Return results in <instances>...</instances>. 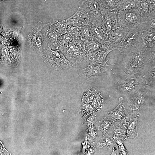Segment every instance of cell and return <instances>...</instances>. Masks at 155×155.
<instances>
[{"instance_id": "6da1fadb", "label": "cell", "mask_w": 155, "mask_h": 155, "mask_svg": "<svg viewBox=\"0 0 155 155\" xmlns=\"http://www.w3.org/2000/svg\"><path fill=\"white\" fill-rule=\"evenodd\" d=\"M123 54L121 64L125 73L142 77L155 66V47L146 48L140 46Z\"/></svg>"}, {"instance_id": "7a4b0ae2", "label": "cell", "mask_w": 155, "mask_h": 155, "mask_svg": "<svg viewBox=\"0 0 155 155\" xmlns=\"http://www.w3.org/2000/svg\"><path fill=\"white\" fill-rule=\"evenodd\" d=\"M117 15L120 27L127 28L129 31L140 30L144 28L146 19L140 15L137 10H121Z\"/></svg>"}, {"instance_id": "3957f363", "label": "cell", "mask_w": 155, "mask_h": 155, "mask_svg": "<svg viewBox=\"0 0 155 155\" xmlns=\"http://www.w3.org/2000/svg\"><path fill=\"white\" fill-rule=\"evenodd\" d=\"M119 90L129 93L145 88V83L142 77L134 74L124 73L117 82Z\"/></svg>"}, {"instance_id": "277c9868", "label": "cell", "mask_w": 155, "mask_h": 155, "mask_svg": "<svg viewBox=\"0 0 155 155\" xmlns=\"http://www.w3.org/2000/svg\"><path fill=\"white\" fill-rule=\"evenodd\" d=\"M110 65L106 63L91 62L87 67L79 71L78 76L81 80L87 81L105 72Z\"/></svg>"}, {"instance_id": "5b68a950", "label": "cell", "mask_w": 155, "mask_h": 155, "mask_svg": "<svg viewBox=\"0 0 155 155\" xmlns=\"http://www.w3.org/2000/svg\"><path fill=\"white\" fill-rule=\"evenodd\" d=\"M103 0H88L86 2H80L79 7L87 13L92 24L101 18V11L104 7Z\"/></svg>"}, {"instance_id": "8992f818", "label": "cell", "mask_w": 155, "mask_h": 155, "mask_svg": "<svg viewBox=\"0 0 155 155\" xmlns=\"http://www.w3.org/2000/svg\"><path fill=\"white\" fill-rule=\"evenodd\" d=\"M69 27H82L84 26H91V21L88 15L81 8L79 7L76 12L66 20Z\"/></svg>"}, {"instance_id": "52a82bcc", "label": "cell", "mask_w": 155, "mask_h": 155, "mask_svg": "<svg viewBox=\"0 0 155 155\" xmlns=\"http://www.w3.org/2000/svg\"><path fill=\"white\" fill-rule=\"evenodd\" d=\"M145 89L140 91L129 100V109L131 114L138 113L142 107L145 100Z\"/></svg>"}, {"instance_id": "ba28073f", "label": "cell", "mask_w": 155, "mask_h": 155, "mask_svg": "<svg viewBox=\"0 0 155 155\" xmlns=\"http://www.w3.org/2000/svg\"><path fill=\"white\" fill-rule=\"evenodd\" d=\"M129 30L126 28L119 27L116 28L113 32L108 44L111 46L117 48L122 44Z\"/></svg>"}, {"instance_id": "9c48e42d", "label": "cell", "mask_w": 155, "mask_h": 155, "mask_svg": "<svg viewBox=\"0 0 155 155\" xmlns=\"http://www.w3.org/2000/svg\"><path fill=\"white\" fill-rule=\"evenodd\" d=\"M123 97L119 98V103L117 107L111 111L108 112L111 118L117 122H123L127 117L126 111L123 103Z\"/></svg>"}, {"instance_id": "30bf717a", "label": "cell", "mask_w": 155, "mask_h": 155, "mask_svg": "<svg viewBox=\"0 0 155 155\" xmlns=\"http://www.w3.org/2000/svg\"><path fill=\"white\" fill-rule=\"evenodd\" d=\"M138 119V116L130 119L127 122L126 121L122 122V124L127 131L126 137L125 140L129 138H135L137 137L138 133L137 128V124Z\"/></svg>"}, {"instance_id": "8fae6325", "label": "cell", "mask_w": 155, "mask_h": 155, "mask_svg": "<svg viewBox=\"0 0 155 155\" xmlns=\"http://www.w3.org/2000/svg\"><path fill=\"white\" fill-rule=\"evenodd\" d=\"M68 27L65 20L57 18L54 21L51 28L59 36H60L67 32Z\"/></svg>"}, {"instance_id": "7c38bea8", "label": "cell", "mask_w": 155, "mask_h": 155, "mask_svg": "<svg viewBox=\"0 0 155 155\" xmlns=\"http://www.w3.org/2000/svg\"><path fill=\"white\" fill-rule=\"evenodd\" d=\"M111 130L112 136L111 137L113 139H119L122 140H125L126 137L127 131L125 128L122 126V123L119 122L114 123Z\"/></svg>"}, {"instance_id": "4fadbf2b", "label": "cell", "mask_w": 155, "mask_h": 155, "mask_svg": "<svg viewBox=\"0 0 155 155\" xmlns=\"http://www.w3.org/2000/svg\"><path fill=\"white\" fill-rule=\"evenodd\" d=\"M145 83V89L155 85V66L151 68L142 77Z\"/></svg>"}, {"instance_id": "5bb4252c", "label": "cell", "mask_w": 155, "mask_h": 155, "mask_svg": "<svg viewBox=\"0 0 155 155\" xmlns=\"http://www.w3.org/2000/svg\"><path fill=\"white\" fill-rule=\"evenodd\" d=\"M115 141L108 135L104 136L97 144L96 147L100 148L111 149L115 145Z\"/></svg>"}, {"instance_id": "9a60e30c", "label": "cell", "mask_w": 155, "mask_h": 155, "mask_svg": "<svg viewBox=\"0 0 155 155\" xmlns=\"http://www.w3.org/2000/svg\"><path fill=\"white\" fill-rule=\"evenodd\" d=\"M104 117L98 124V129L102 131L104 136L108 129L111 127L114 122Z\"/></svg>"}, {"instance_id": "2e32d148", "label": "cell", "mask_w": 155, "mask_h": 155, "mask_svg": "<svg viewBox=\"0 0 155 155\" xmlns=\"http://www.w3.org/2000/svg\"><path fill=\"white\" fill-rule=\"evenodd\" d=\"M100 93L96 89L90 88L87 90L84 94L85 101L88 102H92Z\"/></svg>"}, {"instance_id": "e0dca14e", "label": "cell", "mask_w": 155, "mask_h": 155, "mask_svg": "<svg viewBox=\"0 0 155 155\" xmlns=\"http://www.w3.org/2000/svg\"><path fill=\"white\" fill-rule=\"evenodd\" d=\"M103 103V99L100 93L92 102V106L96 111H98L101 108Z\"/></svg>"}, {"instance_id": "ac0fdd59", "label": "cell", "mask_w": 155, "mask_h": 155, "mask_svg": "<svg viewBox=\"0 0 155 155\" xmlns=\"http://www.w3.org/2000/svg\"><path fill=\"white\" fill-rule=\"evenodd\" d=\"M114 140L117 143L119 147V155H125L129 154L123 145V140L118 139H114Z\"/></svg>"}, {"instance_id": "d6986e66", "label": "cell", "mask_w": 155, "mask_h": 155, "mask_svg": "<svg viewBox=\"0 0 155 155\" xmlns=\"http://www.w3.org/2000/svg\"><path fill=\"white\" fill-rule=\"evenodd\" d=\"M91 26L86 25L81 28V36L84 38H90V30Z\"/></svg>"}, {"instance_id": "ffe728a7", "label": "cell", "mask_w": 155, "mask_h": 155, "mask_svg": "<svg viewBox=\"0 0 155 155\" xmlns=\"http://www.w3.org/2000/svg\"><path fill=\"white\" fill-rule=\"evenodd\" d=\"M113 152L111 155H116L117 151L118 150L117 146L116 145H115L113 147Z\"/></svg>"}, {"instance_id": "44dd1931", "label": "cell", "mask_w": 155, "mask_h": 155, "mask_svg": "<svg viewBox=\"0 0 155 155\" xmlns=\"http://www.w3.org/2000/svg\"><path fill=\"white\" fill-rule=\"evenodd\" d=\"M87 0H80V2H86V1Z\"/></svg>"}, {"instance_id": "7402d4cb", "label": "cell", "mask_w": 155, "mask_h": 155, "mask_svg": "<svg viewBox=\"0 0 155 155\" xmlns=\"http://www.w3.org/2000/svg\"><path fill=\"white\" fill-rule=\"evenodd\" d=\"M4 0H0V1H4Z\"/></svg>"}]
</instances>
